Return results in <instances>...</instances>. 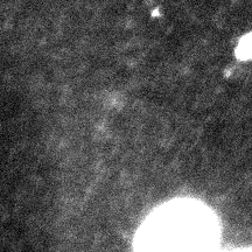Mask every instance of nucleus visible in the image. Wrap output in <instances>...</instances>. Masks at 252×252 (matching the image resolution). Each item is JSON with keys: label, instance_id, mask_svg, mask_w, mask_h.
I'll list each match as a JSON object with an SVG mask.
<instances>
[{"label": "nucleus", "instance_id": "obj_2", "mask_svg": "<svg viewBox=\"0 0 252 252\" xmlns=\"http://www.w3.org/2000/svg\"><path fill=\"white\" fill-rule=\"evenodd\" d=\"M236 55L241 60L252 59V33L242 37L236 49Z\"/></svg>", "mask_w": 252, "mask_h": 252}, {"label": "nucleus", "instance_id": "obj_1", "mask_svg": "<svg viewBox=\"0 0 252 252\" xmlns=\"http://www.w3.org/2000/svg\"><path fill=\"white\" fill-rule=\"evenodd\" d=\"M207 223L206 215L193 204H169L145 223L138 252H204L207 232L214 231Z\"/></svg>", "mask_w": 252, "mask_h": 252}]
</instances>
